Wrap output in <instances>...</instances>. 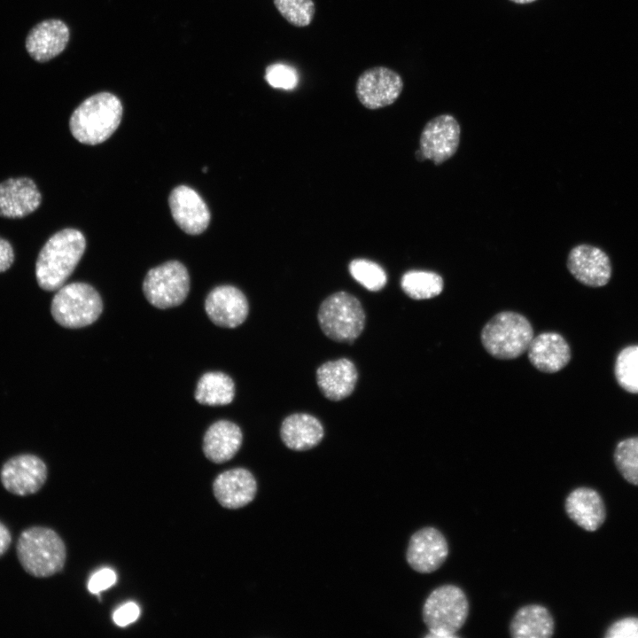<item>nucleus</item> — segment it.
I'll list each match as a JSON object with an SVG mask.
<instances>
[{
    "instance_id": "1",
    "label": "nucleus",
    "mask_w": 638,
    "mask_h": 638,
    "mask_svg": "<svg viewBox=\"0 0 638 638\" xmlns=\"http://www.w3.org/2000/svg\"><path fill=\"white\" fill-rule=\"evenodd\" d=\"M86 247L83 234L64 229L51 236L42 247L35 262V277L45 291H57L70 276Z\"/></svg>"
},
{
    "instance_id": "2",
    "label": "nucleus",
    "mask_w": 638,
    "mask_h": 638,
    "mask_svg": "<svg viewBox=\"0 0 638 638\" xmlns=\"http://www.w3.org/2000/svg\"><path fill=\"white\" fill-rule=\"evenodd\" d=\"M121 117L122 105L119 97L103 91L86 98L74 109L69 128L78 142L95 145L113 134Z\"/></svg>"
},
{
    "instance_id": "3",
    "label": "nucleus",
    "mask_w": 638,
    "mask_h": 638,
    "mask_svg": "<svg viewBox=\"0 0 638 638\" xmlns=\"http://www.w3.org/2000/svg\"><path fill=\"white\" fill-rule=\"evenodd\" d=\"M469 603L464 591L454 584L434 588L423 605V620L429 630L425 637L455 638L465 623Z\"/></svg>"
},
{
    "instance_id": "4",
    "label": "nucleus",
    "mask_w": 638,
    "mask_h": 638,
    "mask_svg": "<svg viewBox=\"0 0 638 638\" xmlns=\"http://www.w3.org/2000/svg\"><path fill=\"white\" fill-rule=\"evenodd\" d=\"M17 556L23 569L37 578L60 572L66 561V547L59 535L46 527L25 530L17 542Z\"/></svg>"
},
{
    "instance_id": "5",
    "label": "nucleus",
    "mask_w": 638,
    "mask_h": 638,
    "mask_svg": "<svg viewBox=\"0 0 638 638\" xmlns=\"http://www.w3.org/2000/svg\"><path fill=\"white\" fill-rule=\"evenodd\" d=\"M480 338L490 355L500 360H511L527 351L533 338V330L523 315L502 311L484 325Z\"/></svg>"
},
{
    "instance_id": "6",
    "label": "nucleus",
    "mask_w": 638,
    "mask_h": 638,
    "mask_svg": "<svg viewBox=\"0 0 638 638\" xmlns=\"http://www.w3.org/2000/svg\"><path fill=\"white\" fill-rule=\"evenodd\" d=\"M317 319L326 337L353 344L364 329L366 316L357 298L346 292H337L321 303Z\"/></svg>"
},
{
    "instance_id": "7",
    "label": "nucleus",
    "mask_w": 638,
    "mask_h": 638,
    "mask_svg": "<svg viewBox=\"0 0 638 638\" xmlns=\"http://www.w3.org/2000/svg\"><path fill=\"white\" fill-rule=\"evenodd\" d=\"M103 302L91 285L74 282L57 290L51 305L54 320L61 326L77 329L93 323L101 315Z\"/></svg>"
},
{
    "instance_id": "8",
    "label": "nucleus",
    "mask_w": 638,
    "mask_h": 638,
    "mask_svg": "<svg viewBox=\"0 0 638 638\" xmlns=\"http://www.w3.org/2000/svg\"><path fill=\"white\" fill-rule=\"evenodd\" d=\"M189 291V273L177 261H167L151 268L143 283L146 300L160 309L179 306L186 299Z\"/></svg>"
},
{
    "instance_id": "9",
    "label": "nucleus",
    "mask_w": 638,
    "mask_h": 638,
    "mask_svg": "<svg viewBox=\"0 0 638 638\" xmlns=\"http://www.w3.org/2000/svg\"><path fill=\"white\" fill-rule=\"evenodd\" d=\"M403 89L399 74L385 66L365 70L357 79L356 96L368 109H378L394 103Z\"/></svg>"
},
{
    "instance_id": "10",
    "label": "nucleus",
    "mask_w": 638,
    "mask_h": 638,
    "mask_svg": "<svg viewBox=\"0 0 638 638\" xmlns=\"http://www.w3.org/2000/svg\"><path fill=\"white\" fill-rule=\"evenodd\" d=\"M459 123L450 114H441L429 121L420 136L419 149L425 160L440 165L456 152L460 142Z\"/></svg>"
},
{
    "instance_id": "11",
    "label": "nucleus",
    "mask_w": 638,
    "mask_h": 638,
    "mask_svg": "<svg viewBox=\"0 0 638 638\" xmlns=\"http://www.w3.org/2000/svg\"><path fill=\"white\" fill-rule=\"evenodd\" d=\"M447 556L448 544L443 533L433 526H425L411 535L406 559L414 571L431 573L443 564Z\"/></svg>"
},
{
    "instance_id": "12",
    "label": "nucleus",
    "mask_w": 638,
    "mask_h": 638,
    "mask_svg": "<svg viewBox=\"0 0 638 638\" xmlns=\"http://www.w3.org/2000/svg\"><path fill=\"white\" fill-rule=\"evenodd\" d=\"M0 478L4 487L16 495L36 493L47 478V467L33 455H19L9 459L2 467Z\"/></svg>"
},
{
    "instance_id": "13",
    "label": "nucleus",
    "mask_w": 638,
    "mask_h": 638,
    "mask_svg": "<svg viewBox=\"0 0 638 638\" xmlns=\"http://www.w3.org/2000/svg\"><path fill=\"white\" fill-rule=\"evenodd\" d=\"M566 265L577 281L589 287H602L611 276L609 256L594 245L581 244L574 246L568 254Z\"/></svg>"
},
{
    "instance_id": "14",
    "label": "nucleus",
    "mask_w": 638,
    "mask_h": 638,
    "mask_svg": "<svg viewBox=\"0 0 638 638\" xmlns=\"http://www.w3.org/2000/svg\"><path fill=\"white\" fill-rule=\"evenodd\" d=\"M205 310L217 326L236 328L245 321L249 305L245 295L238 288L220 285L208 293Z\"/></svg>"
},
{
    "instance_id": "15",
    "label": "nucleus",
    "mask_w": 638,
    "mask_h": 638,
    "mask_svg": "<svg viewBox=\"0 0 638 638\" xmlns=\"http://www.w3.org/2000/svg\"><path fill=\"white\" fill-rule=\"evenodd\" d=\"M171 214L179 228L190 235H198L206 230L210 212L202 198L191 188L175 187L168 198Z\"/></svg>"
},
{
    "instance_id": "16",
    "label": "nucleus",
    "mask_w": 638,
    "mask_h": 638,
    "mask_svg": "<svg viewBox=\"0 0 638 638\" xmlns=\"http://www.w3.org/2000/svg\"><path fill=\"white\" fill-rule=\"evenodd\" d=\"M69 37V28L64 21L45 19L31 28L25 46L34 60L43 63L59 55L66 49Z\"/></svg>"
},
{
    "instance_id": "17",
    "label": "nucleus",
    "mask_w": 638,
    "mask_h": 638,
    "mask_svg": "<svg viewBox=\"0 0 638 638\" xmlns=\"http://www.w3.org/2000/svg\"><path fill=\"white\" fill-rule=\"evenodd\" d=\"M42 195L28 177L9 178L0 183V216L22 218L35 211Z\"/></svg>"
},
{
    "instance_id": "18",
    "label": "nucleus",
    "mask_w": 638,
    "mask_h": 638,
    "mask_svg": "<svg viewBox=\"0 0 638 638\" xmlns=\"http://www.w3.org/2000/svg\"><path fill=\"white\" fill-rule=\"evenodd\" d=\"M214 494L218 502L227 509H239L255 497L257 484L253 475L246 469L235 468L219 474L213 483Z\"/></svg>"
},
{
    "instance_id": "19",
    "label": "nucleus",
    "mask_w": 638,
    "mask_h": 638,
    "mask_svg": "<svg viewBox=\"0 0 638 638\" xmlns=\"http://www.w3.org/2000/svg\"><path fill=\"white\" fill-rule=\"evenodd\" d=\"M527 356L531 364L544 373H556L571 360V349L564 337L556 332H542L533 337Z\"/></svg>"
},
{
    "instance_id": "20",
    "label": "nucleus",
    "mask_w": 638,
    "mask_h": 638,
    "mask_svg": "<svg viewBox=\"0 0 638 638\" xmlns=\"http://www.w3.org/2000/svg\"><path fill=\"white\" fill-rule=\"evenodd\" d=\"M358 379L355 365L346 358L329 361L316 370V383L327 399L338 401L348 397Z\"/></svg>"
},
{
    "instance_id": "21",
    "label": "nucleus",
    "mask_w": 638,
    "mask_h": 638,
    "mask_svg": "<svg viewBox=\"0 0 638 638\" xmlns=\"http://www.w3.org/2000/svg\"><path fill=\"white\" fill-rule=\"evenodd\" d=\"M564 508L568 517L588 532L597 530L606 518V509L601 495L590 487L573 489L565 499Z\"/></svg>"
},
{
    "instance_id": "22",
    "label": "nucleus",
    "mask_w": 638,
    "mask_h": 638,
    "mask_svg": "<svg viewBox=\"0 0 638 638\" xmlns=\"http://www.w3.org/2000/svg\"><path fill=\"white\" fill-rule=\"evenodd\" d=\"M242 432L236 424L220 420L206 430L203 438V452L215 463L230 460L242 445Z\"/></svg>"
},
{
    "instance_id": "23",
    "label": "nucleus",
    "mask_w": 638,
    "mask_h": 638,
    "mask_svg": "<svg viewBox=\"0 0 638 638\" xmlns=\"http://www.w3.org/2000/svg\"><path fill=\"white\" fill-rule=\"evenodd\" d=\"M321 422L312 415L295 413L284 418L280 428L284 444L290 449L304 451L317 446L323 438Z\"/></svg>"
},
{
    "instance_id": "24",
    "label": "nucleus",
    "mask_w": 638,
    "mask_h": 638,
    "mask_svg": "<svg viewBox=\"0 0 638 638\" xmlns=\"http://www.w3.org/2000/svg\"><path fill=\"white\" fill-rule=\"evenodd\" d=\"M509 630L513 638H549L554 634L555 622L545 606L526 604L516 611Z\"/></svg>"
},
{
    "instance_id": "25",
    "label": "nucleus",
    "mask_w": 638,
    "mask_h": 638,
    "mask_svg": "<svg viewBox=\"0 0 638 638\" xmlns=\"http://www.w3.org/2000/svg\"><path fill=\"white\" fill-rule=\"evenodd\" d=\"M194 396L196 401L203 405H227L234 399L235 384L225 373L207 372L199 378Z\"/></svg>"
},
{
    "instance_id": "26",
    "label": "nucleus",
    "mask_w": 638,
    "mask_h": 638,
    "mask_svg": "<svg viewBox=\"0 0 638 638\" xmlns=\"http://www.w3.org/2000/svg\"><path fill=\"white\" fill-rule=\"evenodd\" d=\"M401 286L413 300H427L440 295L443 290L442 277L434 272L411 270L405 273Z\"/></svg>"
},
{
    "instance_id": "27",
    "label": "nucleus",
    "mask_w": 638,
    "mask_h": 638,
    "mask_svg": "<svg viewBox=\"0 0 638 638\" xmlns=\"http://www.w3.org/2000/svg\"><path fill=\"white\" fill-rule=\"evenodd\" d=\"M615 377L619 385L631 393H638V345L622 349L615 362Z\"/></svg>"
},
{
    "instance_id": "28",
    "label": "nucleus",
    "mask_w": 638,
    "mask_h": 638,
    "mask_svg": "<svg viewBox=\"0 0 638 638\" xmlns=\"http://www.w3.org/2000/svg\"><path fill=\"white\" fill-rule=\"evenodd\" d=\"M614 462L622 477L632 485L638 486V436L618 443Z\"/></svg>"
},
{
    "instance_id": "29",
    "label": "nucleus",
    "mask_w": 638,
    "mask_h": 638,
    "mask_svg": "<svg viewBox=\"0 0 638 638\" xmlns=\"http://www.w3.org/2000/svg\"><path fill=\"white\" fill-rule=\"evenodd\" d=\"M348 268L353 278L369 291H380L386 284L385 270L374 261L356 259L350 262Z\"/></svg>"
},
{
    "instance_id": "30",
    "label": "nucleus",
    "mask_w": 638,
    "mask_h": 638,
    "mask_svg": "<svg viewBox=\"0 0 638 638\" xmlns=\"http://www.w3.org/2000/svg\"><path fill=\"white\" fill-rule=\"evenodd\" d=\"M279 13L292 25L303 27L313 20L315 7L313 0H273Z\"/></svg>"
},
{
    "instance_id": "31",
    "label": "nucleus",
    "mask_w": 638,
    "mask_h": 638,
    "mask_svg": "<svg viewBox=\"0 0 638 638\" xmlns=\"http://www.w3.org/2000/svg\"><path fill=\"white\" fill-rule=\"evenodd\" d=\"M265 80L276 89H292L299 82L296 70L288 65L275 63L266 67Z\"/></svg>"
},
{
    "instance_id": "32",
    "label": "nucleus",
    "mask_w": 638,
    "mask_h": 638,
    "mask_svg": "<svg viewBox=\"0 0 638 638\" xmlns=\"http://www.w3.org/2000/svg\"><path fill=\"white\" fill-rule=\"evenodd\" d=\"M607 638H638V618L627 617L615 621L606 631Z\"/></svg>"
},
{
    "instance_id": "33",
    "label": "nucleus",
    "mask_w": 638,
    "mask_h": 638,
    "mask_svg": "<svg viewBox=\"0 0 638 638\" xmlns=\"http://www.w3.org/2000/svg\"><path fill=\"white\" fill-rule=\"evenodd\" d=\"M115 581V572L112 569L104 568L91 576L88 583V589L90 593L99 594L112 587Z\"/></svg>"
},
{
    "instance_id": "34",
    "label": "nucleus",
    "mask_w": 638,
    "mask_h": 638,
    "mask_svg": "<svg viewBox=\"0 0 638 638\" xmlns=\"http://www.w3.org/2000/svg\"><path fill=\"white\" fill-rule=\"evenodd\" d=\"M140 614L139 607L133 602L126 603L118 608L113 614L114 623L120 626H126L136 621Z\"/></svg>"
},
{
    "instance_id": "35",
    "label": "nucleus",
    "mask_w": 638,
    "mask_h": 638,
    "mask_svg": "<svg viewBox=\"0 0 638 638\" xmlns=\"http://www.w3.org/2000/svg\"><path fill=\"white\" fill-rule=\"evenodd\" d=\"M14 252L12 245L0 237V272L6 271L13 263Z\"/></svg>"
},
{
    "instance_id": "36",
    "label": "nucleus",
    "mask_w": 638,
    "mask_h": 638,
    "mask_svg": "<svg viewBox=\"0 0 638 638\" xmlns=\"http://www.w3.org/2000/svg\"><path fill=\"white\" fill-rule=\"evenodd\" d=\"M12 536L9 530L0 522V556L9 549Z\"/></svg>"
},
{
    "instance_id": "37",
    "label": "nucleus",
    "mask_w": 638,
    "mask_h": 638,
    "mask_svg": "<svg viewBox=\"0 0 638 638\" xmlns=\"http://www.w3.org/2000/svg\"><path fill=\"white\" fill-rule=\"evenodd\" d=\"M416 160H419V161H424V160H425V159H424L422 152L420 151V149H418V150L416 152Z\"/></svg>"
},
{
    "instance_id": "38",
    "label": "nucleus",
    "mask_w": 638,
    "mask_h": 638,
    "mask_svg": "<svg viewBox=\"0 0 638 638\" xmlns=\"http://www.w3.org/2000/svg\"><path fill=\"white\" fill-rule=\"evenodd\" d=\"M512 2H515L517 4H529L532 2H534L535 0H510Z\"/></svg>"
},
{
    "instance_id": "39",
    "label": "nucleus",
    "mask_w": 638,
    "mask_h": 638,
    "mask_svg": "<svg viewBox=\"0 0 638 638\" xmlns=\"http://www.w3.org/2000/svg\"><path fill=\"white\" fill-rule=\"evenodd\" d=\"M202 171L205 173V172L207 171V168H206V167H203Z\"/></svg>"
}]
</instances>
